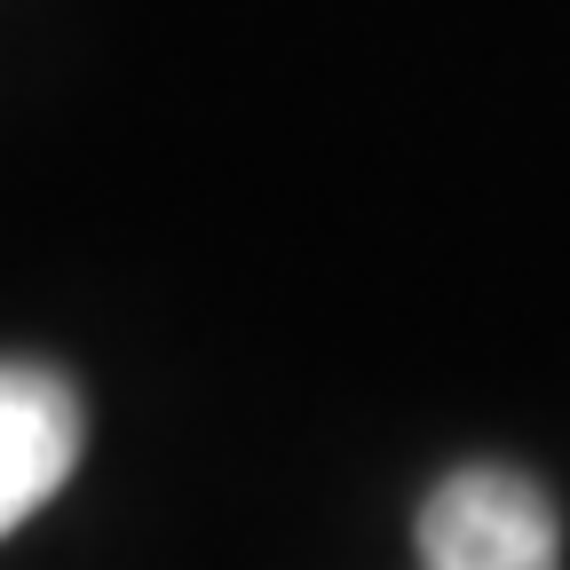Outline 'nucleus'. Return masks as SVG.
I'll return each instance as SVG.
<instances>
[{"label": "nucleus", "mask_w": 570, "mask_h": 570, "mask_svg": "<svg viewBox=\"0 0 570 570\" xmlns=\"http://www.w3.org/2000/svg\"><path fill=\"white\" fill-rule=\"evenodd\" d=\"M420 562L428 570H554L562 515L515 468H460L420 499Z\"/></svg>", "instance_id": "1"}, {"label": "nucleus", "mask_w": 570, "mask_h": 570, "mask_svg": "<svg viewBox=\"0 0 570 570\" xmlns=\"http://www.w3.org/2000/svg\"><path fill=\"white\" fill-rule=\"evenodd\" d=\"M80 444H88V412H80L63 373L0 365V539L17 523H32L63 491Z\"/></svg>", "instance_id": "2"}]
</instances>
